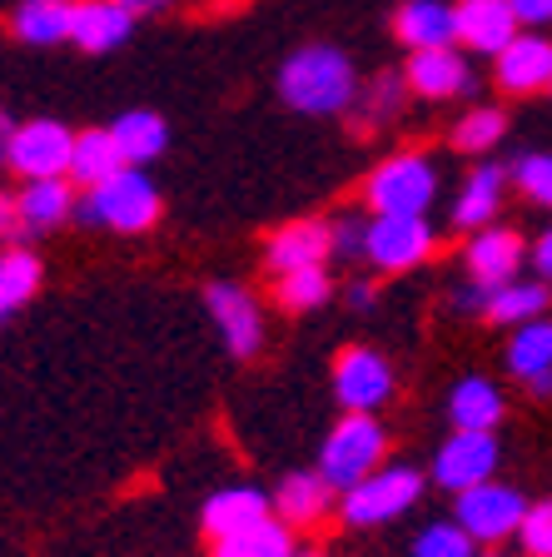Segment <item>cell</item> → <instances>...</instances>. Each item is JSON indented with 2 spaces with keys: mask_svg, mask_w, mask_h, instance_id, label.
I'll use <instances>...</instances> for the list:
<instances>
[{
  "mask_svg": "<svg viewBox=\"0 0 552 557\" xmlns=\"http://www.w3.org/2000/svg\"><path fill=\"white\" fill-rule=\"evenodd\" d=\"M358 95V70L339 46H299L279 65V100L299 115H348Z\"/></svg>",
  "mask_w": 552,
  "mask_h": 557,
  "instance_id": "cell-1",
  "label": "cell"
},
{
  "mask_svg": "<svg viewBox=\"0 0 552 557\" xmlns=\"http://www.w3.org/2000/svg\"><path fill=\"white\" fill-rule=\"evenodd\" d=\"M160 185L139 164H125L120 174H110L105 185L85 189L75 199V220L81 224H100V230H115V234H145L160 224Z\"/></svg>",
  "mask_w": 552,
  "mask_h": 557,
  "instance_id": "cell-2",
  "label": "cell"
},
{
  "mask_svg": "<svg viewBox=\"0 0 552 557\" xmlns=\"http://www.w3.org/2000/svg\"><path fill=\"white\" fill-rule=\"evenodd\" d=\"M383 453H389V433H383L379 418L344 413L319 448V478L334 487V493H344V487H354L358 478H368L373 468H383Z\"/></svg>",
  "mask_w": 552,
  "mask_h": 557,
  "instance_id": "cell-3",
  "label": "cell"
},
{
  "mask_svg": "<svg viewBox=\"0 0 552 557\" xmlns=\"http://www.w3.org/2000/svg\"><path fill=\"white\" fill-rule=\"evenodd\" d=\"M438 199V164L424 150H398L364 180L368 214H428Z\"/></svg>",
  "mask_w": 552,
  "mask_h": 557,
  "instance_id": "cell-4",
  "label": "cell"
},
{
  "mask_svg": "<svg viewBox=\"0 0 552 557\" xmlns=\"http://www.w3.org/2000/svg\"><path fill=\"white\" fill-rule=\"evenodd\" d=\"M424 473L408 463L398 468H373L368 478H358L354 487H344L339 493V518L348 522V528H383V522L403 518V512L414 508L418 498H424Z\"/></svg>",
  "mask_w": 552,
  "mask_h": 557,
  "instance_id": "cell-5",
  "label": "cell"
},
{
  "mask_svg": "<svg viewBox=\"0 0 552 557\" xmlns=\"http://www.w3.org/2000/svg\"><path fill=\"white\" fill-rule=\"evenodd\" d=\"M433 224L428 214H373L364 234V259L379 274H408L433 255Z\"/></svg>",
  "mask_w": 552,
  "mask_h": 557,
  "instance_id": "cell-6",
  "label": "cell"
},
{
  "mask_svg": "<svg viewBox=\"0 0 552 557\" xmlns=\"http://www.w3.org/2000/svg\"><path fill=\"white\" fill-rule=\"evenodd\" d=\"M403 85H408V95H418V100L443 104V100H463V95L478 90V75H473L468 50L433 46V50H408V60H403Z\"/></svg>",
  "mask_w": 552,
  "mask_h": 557,
  "instance_id": "cell-7",
  "label": "cell"
},
{
  "mask_svg": "<svg viewBox=\"0 0 552 557\" xmlns=\"http://www.w3.org/2000/svg\"><path fill=\"white\" fill-rule=\"evenodd\" d=\"M523 512H528V498H523L518 487L488 478V483H478V487H463L453 518L468 528L473 543H503V537L518 533Z\"/></svg>",
  "mask_w": 552,
  "mask_h": 557,
  "instance_id": "cell-8",
  "label": "cell"
},
{
  "mask_svg": "<svg viewBox=\"0 0 552 557\" xmlns=\"http://www.w3.org/2000/svg\"><path fill=\"white\" fill-rule=\"evenodd\" d=\"M70 150H75V129L60 120H21L11 135V154L5 170H15L21 180H50V174L70 170Z\"/></svg>",
  "mask_w": 552,
  "mask_h": 557,
  "instance_id": "cell-9",
  "label": "cell"
},
{
  "mask_svg": "<svg viewBox=\"0 0 552 557\" xmlns=\"http://www.w3.org/2000/svg\"><path fill=\"white\" fill-rule=\"evenodd\" d=\"M334 394L348 413H373L379 404L393 398V363L383 359L379 348H344L334 359Z\"/></svg>",
  "mask_w": 552,
  "mask_h": 557,
  "instance_id": "cell-10",
  "label": "cell"
},
{
  "mask_svg": "<svg viewBox=\"0 0 552 557\" xmlns=\"http://www.w3.org/2000/svg\"><path fill=\"white\" fill-rule=\"evenodd\" d=\"M493 85L513 100L548 90L552 85V40L542 30H518L503 50L493 55Z\"/></svg>",
  "mask_w": 552,
  "mask_h": 557,
  "instance_id": "cell-11",
  "label": "cell"
},
{
  "mask_svg": "<svg viewBox=\"0 0 552 557\" xmlns=\"http://www.w3.org/2000/svg\"><path fill=\"white\" fill-rule=\"evenodd\" d=\"M498 458H503V448H498L493 433H463V429H453V438L433 453V483L449 487V493L478 487V483H488V478L498 473Z\"/></svg>",
  "mask_w": 552,
  "mask_h": 557,
  "instance_id": "cell-12",
  "label": "cell"
},
{
  "mask_svg": "<svg viewBox=\"0 0 552 557\" xmlns=\"http://www.w3.org/2000/svg\"><path fill=\"white\" fill-rule=\"evenodd\" d=\"M518 30L513 0H453V40L468 55H498Z\"/></svg>",
  "mask_w": 552,
  "mask_h": 557,
  "instance_id": "cell-13",
  "label": "cell"
},
{
  "mask_svg": "<svg viewBox=\"0 0 552 557\" xmlns=\"http://www.w3.org/2000/svg\"><path fill=\"white\" fill-rule=\"evenodd\" d=\"M523 259H528V244H523L518 230H507V224H483V230H473L468 249H463V269H468V278L483 284V289L518 278Z\"/></svg>",
  "mask_w": 552,
  "mask_h": 557,
  "instance_id": "cell-14",
  "label": "cell"
},
{
  "mask_svg": "<svg viewBox=\"0 0 552 557\" xmlns=\"http://www.w3.org/2000/svg\"><path fill=\"white\" fill-rule=\"evenodd\" d=\"M205 304H209V313H214L219 334H224V348H230L234 359H254V354L265 348V313H259L249 289H240V284H209Z\"/></svg>",
  "mask_w": 552,
  "mask_h": 557,
  "instance_id": "cell-15",
  "label": "cell"
},
{
  "mask_svg": "<svg viewBox=\"0 0 552 557\" xmlns=\"http://www.w3.org/2000/svg\"><path fill=\"white\" fill-rule=\"evenodd\" d=\"M334 259V230L329 220H289L265 239V264L269 274H294V269H314Z\"/></svg>",
  "mask_w": 552,
  "mask_h": 557,
  "instance_id": "cell-16",
  "label": "cell"
},
{
  "mask_svg": "<svg viewBox=\"0 0 552 557\" xmlns=\"http://www.w3.org/2000/svg\"><path fill=\"white\" fill-rule=\"evenodd\" d=\"M135 35V15L120 0H75V30L70 46H81L85 55H110Z\"/></svg>",
  "mask_w": 552,
  "mask_h": 557,
  "instance_id": "cell-17",
  "label": "cell"
},
{
  "mask_svg": "<svg viewBox=\"0 0 552 557\" xmlns=\"http://www.w3.org/2000/svg\"><path fill=\"white\" fill-rule=\"evenodd\" d=\"M15 214H21V234H50L75 214V185L65 174L50 180H25L15 195Z\"/></svg>",
  "mask_w": 552,
  "mask_h": 557,
  "instance_id": "cell-18",
  "label": "cell"
},
{
  "mask_svg": "<svg viewBox=\"0 0 552 557\" xmlns=\"http://www.w3.org/2000/svg\"><path fill=\"white\" fill-rule=\"evenodd\" d=\"M389 25H393V40L408 50L458 46L453 40V0H398Z\"/></svg>",
  "mask_w": 552,
  "mask_h": 557,
  "instance_id": "cell-19",
  "label": "cell"
},
{
  "mask_svg": "<svg viewBox=\"0 0 552 557\" xmlns=\"http://www.w3.org/2000/svg\"><path fill=\"white\" fill-rule=\"evenodd\" d=\"M269 512H274V503H269L259 487H249V483L219 487V493H209L205 508H199V528H205L209 537H230V533L254 528V522H265Z\"/></svg>",
  "mask_w": 552,
  "mask_h": 557,
  "instance_id": "cell-20",
  "label": "cell"
},
{
  "mask_svg": "<svg viewBox=\"0 0 552 557\" xmlns=\"http://www.w3.org/2000/svg\"><path fill=\"white\" fill-rule=\"evenodd\" d=\"M70 30H75V0H21L11 11V35L21 46H70Z\"/></svg>",
  "mask_w": 552,
  "mask_h": 557,
  "instance_id": "cell-21",
  "label": "cell"
},
{
  "mask_svg": "<svg viewBox=\"0 0 552 557\" xmlns=\"http://www.w3.org/2000/svg\"><path fill=\"white\" fill-rule=\"evenodd\" d=\"M507 195V170L503 164H473V174L463 180V189L453 195V224L458 230H483V224L498 220Z\"/></svg>",
  "mask_w": 552,
  "mask_h": 557,
  "instance_id": "cell-22",
  "label": "cell"
},
{
  "mask_svg": "<svg viewBox=\"0 0 552 557\" xmlns=\"http://www.w3.org/2000/svg\"><path fill=\"white\" fill-rule=\"evenodd\" d=\"M548 278H507V284H493L488 289V304H483V319L488 324H503V329H518V324H532L548 313Z\"/></svg>",
  "mask_w": 552,
  "mask_h": 557,
  "instance_id": "cell-23",
  "label": "cell"
},
{
  "mask_svg": "<svg viewBox=\"0 0 552 557\" xmlns=\"http://www.w3.org/2000/svg\"><path fill=\"white\" fill-rule=\"evenodd\" d=\"M120 170H125V154H120L110 125H95V129H81V135H75L70 170H65L70 185L95 189V185H105V180H110V174H120Z\"/></svg>",
  "mask_w": 552,
  "mask_h": 557,
  "instance_id": "cell-24",
  "label": "cell"
},
{
  "mask_svg": "<svg viewBox=\"0 0 552 557\" xmlns=\"http://www.w3.org/2000/svg\"><path fill=\"white\" fill-rule=\"evenodd\" d=\"M507 404H503V388H498L493 379H463L453 383L449 394V418L453 429L463 433H493L498 423H503Z\"/></svg>",
  "mask_w": 552,
  "mask_h": 557,
  "instance_id": "cell-25",
  "label": "cell"
},
{
  "mask_svg": "<svg viewBox=\"0 0 552 557\" xmlns=\"http://www.w3.org/2000/svg\"><path fill=\"white\" fill-rule=\"evenodd\" d=\"M403 100H408V85H403V70H379L373 81H358V95L348 104L354 129H383L403 115Z\"/></svg>",
  "mask_w": 552,
  "mask_h": 557,
  "instance_id": "cell-26",
  "label": "cell"
},
{
  "mask_svg": "<svg viewBox=\"0 0 552 557\" xmlns=\"http://www.w3.org/2000/svg\"><path fill=\"white\" fill-rule=\"evenodd\" d=\"M329 508H334V487L319 478V468H314V473H289L274 493V512L289 528H309V522H319Z\"/></svg>",
  "mask_w": 552,
  "mask_h": 557,
  "instance_id": "cell-27",
  "label": "cell"
},
{
  "mask_svg": "<svg viewBox=\"0 0 552 557\" xmlns=\"http://www.w3.org/2000/svg\"><path fill=\"white\" fill-rule=\"evenodd\" d=\"M110 135H115L125 164H150L170 150V125L155 110H125L120 120H110Z\"/></svg>",
  "mask_w": 552,
  "mask_h": 557,
  "instance_id": "cell-28",
  "label": "cell"
},
{
  "mask_svg": "<svg viewBox=\"0 0 552 557\" xmlns=\"http://www.w3.org/2000/svg\"><path fill=\"white\" fill-rule=\"evenodd\" d=\"M507 135V110L503 104H473V110H463L458 120H453V150L458 154H488L493 145H503Z\"/></svg>",
  "mask_w": 552,
  "mask_h": 557,
  "instance_id": "cell-29",
  "label": "cell"
},
{
  "mask_svg": "<svg viewBox=\"0 0 552 557\" xmlns=\"http://www.w3.org/2000/svg\"><path fill=\"white\" fill-rule=\"evenodd\" d=\"M274 299L284 313H314L334 299V278H329L323 264L294 269V274H274Z\"/></svg>",
  "mask_w": 552,
  "mask_h": 557,
  "instance_id": "cell-30",
  "label": "cell"
},
{
  "mask_svg": "<svg viewBox=\"0 0 552 557\" xmlns=\"http://www.w3.org/2000/svg\"><path fill=\"white\" fill-rule=\"evenodd\" d=\"M294 553V537H289V522H254L244 533H230V537H214V553L209 557H289Z\"/></svg>",
  "mask_w": 552,
  "mask_h": 557,
  "instance_id": "cell-31",
  "label": "cell"
},
{
  "mask_svg": "<svg viewBox=\"0 0 552 557\" xmlns=\"http://www.w3.org/2000/svg\"><path fill=\"white\" fill-rule=\"evenodd\" d=\"M40 289V255L30 249H0V324Z\"/></svg>",
  "mask_w": 552,
  "mask_h": 557,
  "instance_id": "cell-32",
  "label": "cell"
},
{
  "mask_svg": "<svg viewBox=\"0 0 552 557\" xmlns=\"http://www.w3.org/2000/svg\"><path fill=\"white\" fill-rule=\"evenodd\" d=\"M507 369L518 373L523 383L552 369V319H532V324H518V334L507 338Z\"/></svg>",
  "mask_w": 552,
  "mask_h": 557,
  "instance_id": "cell-33",
  "label": "cell"
},
{
  "mask_svg": "<svg viewBox=\"0 0 552 557\" xmlns=\"http://www.w3.org/2000/svg\"><path fill=\"white\" fill-rule=\"evenodd\" d=\"M473 547L478 543L468 537V528H463L458 518H449V522H428L424 533L414 537L408 557H478Z\"/></svg>",
  "mask_w": 552,
  "mask_h": 557,
  "instance_id": "cell-34",
  "label": "cell"
},
{
  "mask_svg": "<svg viewBox=\"0 0 552 557\" xmlns=\"http://www.w3.org/2000/svg\"><path fill=\"white\" fill-rule=\"evenodd\" d=\"M507 185H518L538 209H552V154H523L507 164Z\"/></svg>",
  "mask_w": 552,
  "mask_h": 557,
  "instance_id": "cell-35",
  "label": "cell"
},
{
  "mask_svg": "<svg viewBox=\"0 0 552 557\" xmlns=\"http://www.w3.org/2000/svg\"><path fill=\"white\" fill-rule=\"evenodd\" d=\"M518 543L528 557H552V498L528 503V512L518 522Z\"/></svg>",
  "mask_w": 552,
  "mask_h": 557,
  "instance_id": "cell-36",
  "label": "cell"
},
{
  "mask_svg": "<svg viewBox=\"0 0 552 557\" xmlns=\"http://www.w3.org/2000/svg\"><path fill=\"white\" fill-rule=\"evenodd\" d=\"M329 230H334V259H364L368 220H358V214H339V220H329Z\"/></svg>",
  "mask_w": 552,
  "mask_h": 557,
  "instance_id": "cell-37",
  "label": "cell"
},
{
  "mask_svg": "<svg viewBox=\"0 0 552 557\" xmlns=\"http://www.w3.org/2000/svg\"><path fill=\"white\" fill-rule=\"evenodd\" d=\"M523 30H548L552 25V0H513Z\"/></svg>",
  "mask_w": 552,
  "mask_h": 557,
  "instance_id": "cell-38",
  "label": "cell"
},
{
  "mask_svg": "<svg viewBox=\"0 0 552 557\" xmlns=\"http://www.w3.org/2000/svg\"><path fill=\"white\" fill-rule=\"evenodd\" d=\"M483 304H488V289H483V284H473V278L463 284L458 294H453V309H463V313H483Z\"/></svg>",
  "mask_w": 552,
  "mask_h": 557,
  "instance_id": "cell-39",
  "label": "cell"
},
{
  "mask_svg": "<svg viewBox=\"0 0 552 557\" xmlns=\"http://www.w3.org/2000/svg\"><path fill=\"white\" fill-rule=\"evenodd\" d=\"M21 234V214H15V195H5L0 189V244L5 239H15Z\"/></svg>",
  "mask_w": 552,
  "mask_h": 557,
  "instance_id": "cell-40",
  "label": "cell"
},
{
  "mask_svg": "<svg viewBox=\"0 0 552 557\" xmlns=\"http://www.w3.org/2000/svg\"><path fill=\"white\" fill-rule=\"evenodd\" d=\"M532 264H538V278H548V284H552V230L532 244Z\"/></svg>",
  "mask_w": 552,
  "mask_h": 557,
  "instance_id": "cell-41",
  "label": "cell"
},
{
  "mask_svg": "<svg viewBox=\"0 0 552 557\" xmlns=\"http://www.w3.org/2000/svg\"><path fill=\"white\" fill-rule=\"evenodd\" d=\"M120 5H125L130 15H135V21H145V15H164L174 5V0H120Z\"/></svg>",
  "mask_w": 552,
  "mask_h": 557,
  "instance_id": "cell-42",
  "label": "cell"
},
{
  "mask_svg": "<svg viewBox=\"0 0 552 557\" xmlns=\"http://www.w3.org/2000/svg\"><path fill=\"white\" fill-rule=\"evenodd\" d=\"M373 299H379V289H373V284H354V289H348V304H354V309H373Z\"/></svg>",
  "mask_w": 552,
  "mask_h": 557,
  "instance_id": "cell-43",
  "label": "cell"
},
{
  "mask_svg": "<svg viewBox=\"0 0 552 557\" xmlns=\"http://www.w3.org/2000/svg\"><path fill=\"white\" fill-rule=\"evenodd\" d=\"M11 135H15V120L0 110V164H5V154H11Z\"/></svg>",
  "mask_w": 552,
  "mask_h": 557,
  "instance_id": "cell-44",
  "label": "cell"
},
{
  "mask_svg": "<svg viewBox=\"0 0 552 557\" xmlns=\"http://www.w3.org/2000/svg\"><path fill=\"white\" fill-rule=\"evenodd\" d=\"M528 388H532L538 398H552V369H548V373H538V379H528Z\"/></svg>",
  "mask_w": 552,
  "mask_h": 557,
  "instance_id": "cell-45",
  "label": "cell"
},
{
  "mask_svg": "<svg viewBox=\"0 0 552 557\" xmlns=\"http://www.w3.org/2000/svg\"><path fill=\"white\" fill-rule=\"evenodd\" d=\"M289 557H323V553H319V547H309V553H289Z\"/></svg>",
  "mask_w": 552,
  "mask_h": 557,
  "instance_id": "cell-46",
  "label": "cell"
},
{
  "mask_svg": "<svg viewBox=\"0 0 552 557\" xmlns=\"http://www.w3.org/2000/svg\"><path fill=\"white\" fill-rule=\"evenodd\" d=\"M483 557H503V553H483Z\"/></svg>",
  "mask_w": 552,
  "mask_h": 557,
  "instance_id": "cell-47",
  "label": "cell"
},
{
  "mask_svg": "<svg viewBox=\"0 0 552 557\" xmlns=\"http://www.w3.org/2000/svg\"><path fill=\"white\" fill-rule=\"evenodd\" d=\"M548 90H552V85H548Z\"/></svg>",
  "mask_w": 552,
  "mask_h": 557,
  "instance_id": "cell-48",
  "label": "cell"
}]
</instances>
